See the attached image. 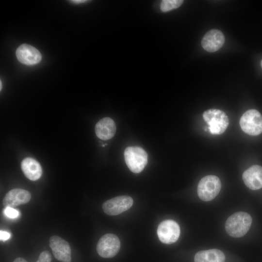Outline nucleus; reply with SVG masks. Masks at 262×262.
Here are the masks:
<instances>
[{
	"instance_id": "nucleus-12",
	"label": "nucleus",
	"mask_w": 262,
	"mask_h": 262,
	"mask_svg": "<svg viewBox=\"0 0 262 262\" xmlns=\"http://www.w3.org/2000/svg\"><path fill=\"white\" fill-rule=\"evenodd\" d=\"M31 198V193L27 190L15 188L11 190L5 195L2 200V204L5 207L15 208L28 203Z\"/></svg>"
},
{
	"instance_id": "nucleus-21",
	"label": "nucleus",
	"mask_w": 262,
	"mask_h": 262,
	"mask_svg": "<svg viewBox=\"0 0 262 262\" xmlns=\"http://www.w3.org/2000/svg\"><path fill=\"white\" fill-rule=\"evenodd\" d=\"M13 262H27L25 259L22 258L18 257L16 258Z\"/></svg>"
},
{
	"instance_id": "nucleus-20",
	"label": "nucleus",
	"mask_w": 262,
	"mask_h": 262,
	"mask_svg": "<svg viewBox=\"0 0 262 262\" xmlns=\"http://www.w3.org/2000/svg\"><path fill=\"white\" fill-rule=\"evenodd\" d=\"M11 237L10 233L9 232L3 231V230H0V239L1 241H6L8 240Z\"/></svg>"
},
{
	"instance_id": "nucleus-5",
	"label": "nucleus",
	"mask_w": 262,
	"mask_h": 262,
	"mask_svg": "<svg viewBox=\"0 0 262 262\" xmlns=\"http://www.w3.org/2000/svg\"><path fill=\"white\" fill-rule=\"evenodd\" d=\"M240 125L246 133L258 135L262 132V115L257 110H248L240 118Z\"/></svg>"
},
{
	"instance_id": "nucleus-18",
	"label": "nucleus",
	"mask_w": 262,
	"mask_h": 262,
	"mask_svg": "<svg viewBox=\"0 0 262 262\" xmlns=\"http://www.w3.org/2000/svg\"><path fill=\"white\" fill-rule=\"evenodd\" d=\"M3 213L6 217L12 219L17 217L19 214L18 210L10 207H5Z\"/></svg>"
},
{
	"instance_id": "nucleus-11",
	"label": "nucleus",
	"mask_w": 262,
	"mask_h": 262,
	"mask_svg": "<svg viewBox=\"0 0 262 262\" xmlns=\"http://www.w3.org/2000/svg\"><path fill=\"white\" fill-rule=\"evenodd\" d=\"M225 40V36L221 31L212 29L207 32L203 37L201 46L207 51L213 52L223 46Z\"/></svg>"
},
{
	"instance_id": "nucleus-7",
	"label": "nucleus",
	"mask_w": 262,
	"mask_h": 262,
	"mask_svg": "<svg viewBox=\"0 0 262 262\" xmlns=\"http://www.w3.org/2000/svg\"><path fill=\"white\" fill-rule=\"evenodd\" d=\"M157 235L163 243L171 244L176 242L180 235L178 224L172 220H165L160 223L157 229Z\"/></svg>"
},
{
	"instance_id": "nucleus-1",
	"label": "nucleus",
	"mask_w": 262,
	"mask_h": 262,
	"mask_svg": "<svg viewBox=\"0 0 262 262\" xmlns=\"http://www.w3.org/2000/svg\"><path fill=\"white\" fill-rule=\"evenodd\" d=\"M252 222V217L249 214L243 212H237L227 219L225 230L232 237H241L249 230Z\"/></svg>"
},
{
	"instance_id": "nucleus-10",
	"label": "nucleus",
	"mask_w": 262,
	"mask_h": 262,
	"mask_svg": "<svg viewBox=\"0 0 262 262\" xmlns=\"http://www.w3.org/2000/svg\"><path fill=\"white\" fill-rule=\"evenodd\" d=\"M18 60L22 64L32 66L39 63L42 59L39 51L33 46L23 44L19 46L16 50Z\"/></svg>"
},
{
	"instance_id": "nucleus-22",
	"label": "nucleus",
	"mask_w": 262,
	"mask_h": 262,
	"mask_svg": "<svg viewBox=\"0 0 262 262\" xmlns=\"http://www.w3.org/2000/svg\"><path fill=\"white\" fill-rule=\"evenodd\" d=\"M70 1L72 2L73 3L79 4L82 3H84L87 1L86 0H70Z\"/></svg>"
},
{
	"instance_id": "nucleus-3",
	"label": "nucleus",
	"mask_w": 262,
	"mask_h": 262,
	"mask_svg": "<svg viewBox=\"0 0 262 262\" xmlns=\"http://www.w3.org/2000/svg\"><path fill=\"white\" fill-rule=\"evenodd\" d=\"M126 164L129 169L134 173L141 172L147 162V154L139 147H128L124 153Z\"/></svg>"
},
{
	"instance_id": "nucleus-15",
	"label": "nucleus",
	"mask_w": 262,
	"mask_h": 262,
	"mask_svg": "<svg viewBox=\"0 0 262 262\" xmlns=\"http://www.w3.org/2000/svg\"><path fill=\"white\" fill-rule=\"evenodd\" d=\"M21 168L24 175L31 180H36L42 176L41 166L33 158L28 157L23 159L21 163Z\"/></svg>"
},
{
	"instance_id": "nucleus-14",
	"label": "nucleus",
	"mask_w": 262,
	"mask_h": 262,
	"mask_svg": "<svg viewBox=\"0 0 262 262\" xmlns=\"http://www.w3.org/2000/svg\"><path fill=\"white\" fill-rule=\"evenodd\" d=\"M116 125L114 121L110 117H104L96 124L95 132L97 137L103 140L112 138L115 134Z\"/></svg>"
},
{
	"instance_id": "nucleus-9",
	"label": "nucleus",
	"mask_w": 262,
	"mask_h": 262,
	"mask_svg": "<svg viewBox=\"0 0 262 262\" xmlns=\"http://www.w3.org/2000/svg\"><path fill=\"white\" fill-rule=\"evenodd\" d=\"M49 246L56 260L61 262H71V251L68 243L58 236H52Z\"/></svg>"
},
{
	"instance_id": "nucleus-6",
	"label": "nucleus",
	"mask_w": 262,
	"mask_h": 262,
	"mask_svg": "<svg viewBox=\"0 0 262 262\" xmlns=\"http://www.w3.org/2000/svg\"><path fill=\"white\" fill-rule=\"evenodd\" d=\"M120 242L118 237L112 233H107L98 240L96 249L98 255L104 258H111L119 252Z\"/></svg>"
},
{
	"instance_id": "nucleus-2",
	"label": "nucleus",
	"mask_w": 262,
	"mask_h": 262,
	"mask_svg": "<svg viewBox=\"0 0 262 262\" xmlns=\"http://www.w3.org/2000/svg\"><path fill=\"white\" fill-rule=\"evenodd\" d=\"M203 118L209 125L210 132L213 134L223 133L229 125V120L226 114L222 110L210 109L203 114Z\"/></svg>"
},
{
	"instance_id": "nucleus-16",
	"label": "nucleus",
	"mask_w": 262,
	"mask_h": 262,
	"mask_svg": "<svg viewBox=\"0 0 262 262\" xmlns=\"http://www.w3.org/2000/svg\"><path fill=\"white\" fill-rule=\"evenodd\" d=\"M224 253L217 249H211L197 252L194 257L195 262H225Z\"/></svg>"
},
{
	"instance_id": "nucleus-23",
	"label": "nucleus",
	"mask_w": 262,
	"mask_h": 262,
	"mask_svg": "<svg viewBox=\"0 0 262 262\" xmlns=\"http://www.w3.org/2000/svg\"><path fill=\"white\" fill-rule=\"evenodd\" d=\"M1 84H2V83H1V81H0V90H1Z\"/></svg>"
},
{
	"instance_id": "nucleus-24",
	"label": "nucleus",
	"mask_w": 262,
	"mask_h": 262,
	"mask_svg": "<svg viewBox=\"0 0 262 262\" xmlns=\"http://www.w3.org/2000/svg\"><path fill=\"white\" fill-rule=\"evenodd\" d=\"M261 66H262V61H261Z\"/></svg>"
},
{
	"instance_id": "nucleus-19",
	"label": "nucleus",
	"mask_w": 262,
	"mask_h": 262,
	"mask_svg": "<svg viewBox=\"0 0 262 262\" xmlns=\"http://www.w3.org/2000/svg\"><path fill=\"white\" fill-rule=\"evenodd\" d=\"M51 260L52 257L50 253L45 250L40 254L38 260L35 262H51Z\"/></svg>"
},
{
	"instance_id": "nucleus-4",
	"label": "nucleus",
	"mask_w": 262,
	"mask_h": 262,
	"mask_svg": "<svg viewBox=\"0 0 262 262\" xmlns=\"http://www.w3.org/2000/svg\"><path fill=\"white\" fill-rule=\"evenodd\" d=\"M221 188V183L219 178L214 175H208L202 178L198 182L197 195L203 201H211L218 195Z\"/></svg>"
},
{
	"instance_id": "nucleus-17",
	"label": "nucleus",
	"mask_w": 262,
	"mask_h": 262,
	"mask_svg": "<svg viewBox=\"0 0 262 262\" xmlns=\"http://www.w3.org/2000/svg\"><path fill=\"white\" fill-rule=\"evenodd\" d=\"M183 2L182 0H163L160 4V9L163 12H167L179 8Z\"/></svg>"
},
{
	"instance_id": "nucleus-8",
	"label": "nucleus",
	"mask_w": 262,
	"mask_h": 262,
	"mask_svg": "<svg viewBox=\"0 0 262 262\" xmlns=\"http://www.w3.org/2000/svg\"><path fill=\"white\" fill-rule=\"evenodd\" d=\"M132 198L128 196L114 197L102 204L104 212L109 215H116L129 210L132 205Z\"/></svg>"
},
{
	"instance_id": "nucleus-13",
	"label": "nucleus",
	"mask_w": 262,
	"mask_h": 262,
	"mask_svg": "<svg viewBox=\"0 0 262 262\" xmlns=\"http://www.w3.org/2000/svg\"><path fill=\"white\" fill-rule=\"evenodd\" d=\"M242 178L245 185L251 190L262 188V167L259 165L251 166L244 172Z\"/></svg>"
}]
</instances>
